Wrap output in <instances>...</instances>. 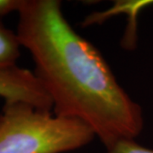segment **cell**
Returning a JSON list of instances; mask_svg holds the SVG:
<instances>
[{"mask_svg":"<svg viewBox=\"0 0 153 153\" xmlns=\"http://www.w3.org/2000/svg\"><path fill=\"white\" fill-rule=\"evenodd\" d=\"M17 36L32 55L35 73L53 102L55 116L87 124L108 149L135 140L142 109L121 87L104 57L74 31L58 0H24Z\"/></svg>","mask_w":153,"mask_h":153,"instance_id":"1","label":"cell"},{"mask_svg":"<svg viewBox=\"0 0 153 153\" xmlns=\"http://www.w3.org/2000/svg\"><path fill=\"white\" fill-rule=\"evenodd\" d=\"M95 138L81 121L53 116L23 102H6L0 113V153H66Z\"/></svg>","mask_w":153,"mask_h":153,"instance_id":"2","label":"cell"},{"mask_svg":"<svg viewBox=\"0 0 153 153\" xmlns=\"http://www.w3.org/2000/svg\"><path fill=\"white\" fill-rule=\"evenodd\" d=\"M0 97L6 102H23L44 111H53V102L33 71L17 66L0 71Z\"/></svg>","mask_w":153,"mask_h":153,"instance_id":"3","label":"cell"},{"mask_svg":"<svg viewBox=\"0 0 153 153\" xmlns=\"http://www.w3.org/2000/svg\"><path fill=\"white\" fill-rule=\"evenodd\" d=\"M21 46L17 33L8 29L0 21V71L16 66Z\"/></svg>","mask_w":153,"mask_h":153,"instance_id":"4","label":"cell"},{"mask_svg":"<svg viewBox=\"0 0 153 153\" xmlns=\"http://www.w3.org/2000/svg\"><path fill=\"white\" fill-rule=\"evenodd\" d=\"M106 153H153V150L140 146L134 140H123L106 149Z\"/></svg>","mask_w":153,"mask_h":153,"instance_id":"5","label":"cell"},{"mask_svg":"<svg viewBox=\"0 0 153 153\" xmlns=\"http://www.w3.org/2000/svg\"><path fill=\"white\" fill-rule=\"evenodd\" d=\"M24 0H0V17L21 10Z\"/></svg>","mask_w":153,"mask_h":153,"instance_id":"6","label":"cell"}]
</instances>
